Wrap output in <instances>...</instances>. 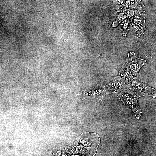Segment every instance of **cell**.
<instances>
[{
	"instance_id": "obj_7",
	"label": "cell",
	"mask_w": 156,
	"mask_h": 156,
	"mask_svg": "<svg viewBox=\"0 0 156 156\" xmlns=\"http://www.w3.org/2000/svg\"><path fill=\"white\" fill-rule=\"evenodd\" d=\"M106 92L104 88L100 86H95L84 90L80 92L81 99L92 97L102 100Z\"/></svg>"
},
{
	"instance_id": "obj_9",
	"label": "cell",
	"mask_w": 156,
	"mask_h": 156,
	"mask_svg": "<svg viewBox=\"0 0 156 156\" xmlns=\"http://www.w3.org/2000/svg\"><path fill=\"white\" fill-rule=\"evenodd\" d=\"M118 75L129 82L134 77L130 70L125 63L119 71Z\"/></svg>"
},
{
	"instance_id": "obj_11",
	"label": "cell",
	"mask_w": 156,
	"mask_h": 156,
	"mask_svg": "<svg viewBox=\"0 0 156 156\" xmlns=\"http://www.w3.org/2000/svg\"><path fill=\"white\" fill-rule=\"evenodd\" d=\"M114 16H115V21L113 22L112 25V27L118 26L128 17L122 12L116 13Z\"/></svg>"
},
{
	"instance_id": "obj_12",
	"label": "cell",
	"mask_w": 156,
	"mask_h": 156,
	"mask_svg": "<svg viewBox=\"0 0 156 156\" xmlns=\"http://www.w3.org/2000/svg\"><path fill=\"white\" fill-rule=\"evenodd\" d=\"M142 10L125 9L122 12L128 17H131L137 15Z\"/></svg>"
},
{
	"instance_id": "obj_3",
	"label": "cell",
	"mask_w": 156,
	"mask_h": 156,
	"mask_svg": "<svg viewBox=\"0 0 156 156\" xmlns=\"http://www.w3.org/2000/svg\"><path fill=\"white\" fill-rule=\"evenodd\" d=\"M127 88L138 98L146 96L155 98L156 96L155 89L144 83L137 77L129 82Z\"/></svg>"
},
{
	"instance_id": "obj_6",
	"label": "cell",
	"mask_w": 156,
	"mask_h": 156,
	"mask_svg": "<svg viewBox=\"0 0 156 156\" xmlns=\"http://www.w3.org/2000/svg\"><path fill=\"white\" fill-rule=\"evenodd\" d=\"M146 62V60L137 57L134 52H129L124 63L129 68L134 77H137L141 68L147 64Z\"/></svg>"
},
{
	"instance_id": "obj_10",
	"label": "cell",
	"mask_w": 156,
	"mask_h": 156,
	"mask_svg": "<svg viewBox=\"0 0 156 156\" xmlns=\"http://www.w3.org/2000/svg\"><path fill=\"white\" fill-rule=\"evenodd\" d=\"M130 17H127L118 25V27L122 35L126 36L128 31L129 30V25Z\"/></svg>"
},
{
	"instance_id": "obj_1",
	"label": "cell",
	"mask_w": 156,
	"mask_h": 156,
	"mask_svg": "<svg viewBox=\"0 0 156 156\" xmlns=\"http://www.w3.org/2000/svg\"><path fill=\"white\" fill-rule=\"evenodd\" d=\"M98 146L94 137L82 133L71 143L54 148L49 156H94Z\"/></svg>"
},
{
	"instance_id": "obj_4",
	"label": "cell",
	"mask_w": 156,
	"mask_h": 156,
	"mask_svg": "<svg viewBox=\"0 0 156 156\" xmlns=\"http://www.w3.org/2000/svg\"><path fill=\"white\" fill-rule=\"evenodd\" d=\"M128 83L118 75L110 77L105 82L103 88L107 94L120 93L127 88Z\"/></svg>"
},
{
	"instance_id": "obj_8",
	"label": "cell",
	"mask_w": 156,
	"mask_h": 156,
	"mask_svg": "<svg viewBox=\"0 0 156 156\" xmlns=\"http://www.w3.org/2000/svg\"><path fill=\"white\" fill-rule=\"evenodd\" d=\"M145 11L142 10L137 15L131 17L129 24L145 31Z\"/></svg>"
},
{
	"instance_id": "obj_5",
	"label": "cell",
	"mask_w": 156,
	"mask_h": 156,
	"mask_svg": "<svg viewBox=\"0 0 156 156\" xmlns=\"http://www.w3.org/2000/svg\"><path fill=\"white\" fill-rule=\"evenodd\" d=\"M114 15L117 12H122L124 10H142L145 7L141 0H115L112 5Z\"/></svg>"
},
{
	"instance_id": "obj_2",
	"label": "cell",
	"mask_w": 156,
	"mask_h": 156,
	"mask_svg": "<svg viewBox=\"0 0 156 156\" xmlns=\"http://www.w3.org/2000/svg\"><path fill=\"white\" fill-rule=\"evenodd\" d=\"M116 97L131 109L137 119H140L142 112L138 103V97L136 95L129 89H126L120 92Z\"/></svg>"
}]
</instances>
